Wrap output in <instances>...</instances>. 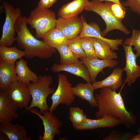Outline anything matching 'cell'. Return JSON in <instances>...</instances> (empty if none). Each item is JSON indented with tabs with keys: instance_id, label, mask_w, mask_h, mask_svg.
Wrapping results in <instances>:
<instances>
[{
	"instance_id": "6da1fadb",
	"label": "cell",
	"mask_w": 140,
	"mask_h": 140,
	"mask_svg": "<svg viewBox=\"0 0 140 140\" xmlns=\"http://www.w3.org/2000/svg\"><path fill=\"white\" fill-rule=\"evenodd\" d=\"M94 96L98 108L95 113L97 118L107 115L119 119L122 124L128 128L135 124L137 117L132 111L126 109L121 92L117 93L110 88L103 87Z\"/></svg>"
},
{
	"instance_id": "7a4b0ae2",
	"label": "cell",
	"mask_w": 140,
	"mask_h": 140,
	"mask_svg": "<svg viewBox=\"0 0 140 140\" xmlns=\"http://www.w3.org/2000/svg\"><path fill=\"white\" fill-rule=\"evenodd\" d=\"M27 18L20 16L17 20L15 28L17 36L15 41L17 45L23 49L26 58L37 57L42 59L50 58L55 53L57 49L35 38L28 28Z\"/></svg>"
},
{
	"instance_id": "3957f363",
	"label": "cell",
	"mask_w": 140,
	"mask_h": 140,
	"mask_svg": "<svg viewBox=\"0 0 140 140\" xmlns=\"http://www.w3.org/2000/svg\"><path fill=\"white\" fill-rule=\"evenodd\" d=\"M38 77L37 82L27 85L32 99L30 104L25 110L37 107L43 114L45 111L49 110L47 98L50 95L54 92L55 90L50 87L53 81L52 76L40 75Z\"/></svg>"
},
{
	"instance_id": "277c9868",
	"label": "cell",
	"mask_w": 140,
	"mask_h": 140,
	"mask_svg": "<svg viewBox=\"0 0 140 140\" xmlns=\"http://www.w3.org/2000/svg\"><path fill=\"white\" fill-rule=\"evenodd\" d=\"M112 2L106 1L104 3L89 1L85 10L94 12L100 15L105 22L106 27L101 32V35L104 37L109 32L115 30H118L125 34H128L130 31L118 20L113 13L111 9Z\"/></svg>"
},
{
	"instance_id": "5b68a950",
	"label": "cell",
	"mask_w": 140,
	"mask_h": 140,
	"mask_svg": "<svg viewBox=\"0 0 140 140\" xmlns=\"http://www.w3.org/2000/svg\"><path fill=\"white\" fill-rule=\"evenodd\" d=\"M57 20L53 11L38 7L31 12L27 18L28 24L35 29L38 38H42L48 31L55 27Z\"/></svg>"
},
{
	"instance_id": "8992f818",
	"label": "cell",
	"mask_w": 140,
	"mask_h": 140,
	"mask_svg": "<svg viewBox=\"0 0 140 140\" xmlns=\"http://www.w3.org/2000/svg\"><path fill=\"white\" fill-rule=\"evenodd\" d=\"M2 6L5 10L6 18L3 26L0 46L10 47L15 41V25L18 18L21 16V11L19 8H15L11 4L5 1L3 2Z\"/></svg>"
},
{
	"instance_id": "52a82bcc",
	"label": "cell",
	"mask_w": 140,
	"mask_h": 140,
	"mask_svg": "<svg viewBox=\"0 0 140 140\" xmlns=\"http://www.w3.org/2000/svg\"><path fill=\"white\" fill-rule=\"evenodd\" d=\"M58 85L57 89L51 97L52 103L49 111L53 113L60 104H65L68 106L72 104L75 98L72 93V84L68 80L66 76L59 74Z\"/></svg>"
},
{
	"instance_id": "ba28073f",
	"label": "cell",
	"mask_w": 140,
	"mask_h": 140,
	"mask_svg": "<svg viewBox=\"0 0 140 140\" xmlns=\"http://www.w3.org/2000/svg\"><path fill=\"white\" fill-rule=\"evenodd\" d=\"M30 111L37 115L41 120L44 127L43 136L40 135L39 140H53L55 136L60 134L59 130L63 124L62 122L49 110L41 114L40 111L34 108L30 109Z\"/></svg>"
},
{
	"instance_id": "9c48e42d",
	"label": "cell",
	"mask_w": 140,
	"mask_h": 140,
	"mask_svg": "<svg viewBox=\"0 0 140 140\" xmlns=\"http://www.w3.org/2000/svg\"><path fill=\"white\" fill-rule=\"evenodd\" d=\"M5 90L19 108H24L25 110L27 108L31 96L27 85L17 79L13 81Z\"/></svg>"
},
{
	"instance_id": "30bf717a",
	"label": "cell",
	"mask_w": 140,
	"mask_h": 140,
	"mask_svg": "<svg viewBox=\"0 0 140 140\" xmlns=\"http://www.w3.org/2000/svg\"><path fill=\"white\" fill-rule=\"evenodd\" d=\"M125 54V65L122 68L126 73L125 82L129 86L134 82L137 79L140 77V66L136 62L137 57L133 51L132 46L122 44Z\"/></svg>"
},
{
	"instance_id": "8fae6325",
	"label": "cell",
	"mask_w": 140,
	"mask_h": 140,
	"mask_svg": "<svg viewBox=\"0 0 140 140\" xmlns=\"http://www.w3.org/2000/svg\"><path fill=\"white\" fill-rule=\"evenodd\" d=\"M83 26L81 18L76 16L67 18L59 17L57 19L55 27L62 31L69 39L79 36Z\"/></svg>"
},
{
	"instance_id": "7c38bea8",
	"label": "cell",
	"mask_w": 140,
	"mask_h": 140,
	"mask_svg": "<svg viewBox=\"0 0 140 140\" xmlns=\"http://www.w3.org/2000/svg\"><path fill=\"white\" fill-rule=\"evenodd\" d=\"M19 107L17 104L6 94L4 90L0 91V123L11 122L17 119Z\"/></svg>"
},
{
	"instance_id": "4fadbf2b",
	"label": "cell",
	"mask_w": 140,
	"mask_h": 140,
	"mask_svg": "<svg viewBox=\"0 0 140 140\" xmlns=\"http://www.w3.org/2000/svg\"><path fill=\"white\" fill-rule=\"evenodd\" d=\"M83 23L82 31L79 36L81 38L90 37L97 38L104 41L110 46L111 50L114 51L118 50L119 45L122 44V39H107L102 36L101 32L98 26L96 24H88L82 15L81 17Z\"/></svg>"
},
{
	"instance_id": "5bb4252c",
	"label": "cell",
	"mask_w": 140,
	"mask_h": 140,
	"mask_svg": "<svg viewBox=\"0 0 140 140\" xmlns=\"http://www.w3.org/2000/svg\"><path fill=\"white\" fill-rule=\"evenodd\" d=\"M81 60L88 69L92 83L96 81L97 75L103 69L106 67L113 68L118 63L117 61L113 59L100 60L98 58L91 59L86 57Z\"/></svg>"
},
{
	"instance_id": "9a60e30c",
	"label": "cell",
	"mask_w": 140,
	"mask_h": 140,
	"mask_svg": "<svg viewBox=\"0 0 140 140\" xmlns=\"http://www.w3.org/2000/svg\"><path fill=\"white\" fill-rule=\"evenodd\" d=\"M51 70L54 73L66 72L81 77L87 82H92L88 69L82 63L66 65L55 63L51 67Z\"/></svg>"
},
{
	"instance_id": "2e32d148",
	"label": "cell",
	"mask_w": 140,
	"mask_h": 140,
	"mask_svg": "<svg viewBox=\"0 0 140 140\" xmlns=\"http://www.w3.org/2000/svg\"><path fill=\"white\" fill-rule=\"evenodd\" d=\"M123 72L121 68L115 67L108 77L102 80L95 81L93 83L92 85L95 89L107 87L116 90L119 88L122 84Z\"/></svg>"
},
{
	"instance_id": "e0dca14e",
	"label": "cell",
	"mask_w": 140,
	"mask_h": 140,
	"mask_svg": "<svg viewBox=\"0 0 140 140\" xmlns=\"http://www.w3.org/2000/svg\"><path fill=\"white\" fill-rule=\"evenodd\" d=\"M0 132L4 134L10 140H31L27 136L26 131L23 126L18 123L13 124L11 122L0 123Z\"/></svg>"
},
{
	"instance_id": "ac0fdd59",
	"label": "cell",
	"mask_w": 140,
	"mask_h": 140,
	"mask_svg": "<svg viewBox=\"0 0 140 140\" xmlns=\"http://www.w3.org/2000/svg\"><path fill=\"white\" fill-rule=\"evenodd\" d=\"M122 124L119 119L106 115L96 119L87 118L84 124L78 130L81 131L102 128L113 127Z\"/></svg>"
},
{
	"instance_id": "d6986e66",
	"label": "cell",
	"mask_w": 140,
	"mask_h": 140,
	"mask_svg": "<svg viewBox=\"0 0 140 140\" xmlns=\"http://www.w3.org/2000/svg\"><path fill=\"white\" fill-rule=\"evenodd\" d=\"M15 62H9L0 58V89L5 90L13 81L17 79Z\"/></svg>"
},
{
	"instance_id": "ffe728a7",
	"label": "cell",
	"mask_w": 140,
	"mask_h": 140,
	"mask_svg": "<svg viewBox=\"0 0 140 140\" xmlns=\"http://www.w3.org/2000/svg\"><path fill=\"white\" fill-rule=\"evenodd\" d=\"M95 90L92 84L87 82L86 83H79L74 87H72L71 88L72 92L75 96L86 101L93 107L97 106L94 95Z\"/></svg>"
},
{
	"instance_id": "44dd1931",
	"label": "cell",
	"mask_w": 140,
	"mask_h": 140,
	"mask_svg": "<svg viewBox=\"0 0 140 140\" xmlns=\"http://www.w3.org/2000/svg\"><path fill=\"white\" fill-rule=\"evenodd\" d=\"M89 0H73L62 5L59 9V17L67 18L78 16L88 5Z\"/></svg>"
},
{
	"instance_id": "7402d4cb",
	"label": "cell",
	"mask_w": 140,
	"mask_h": 140,
	"mask_svg": "<svg viewBox=\"0 0 140 140\" xmlns=\"http://www.w3.org/2000/svg\"><path fill=\"white\" fill-rule=\"evenodd\" d=\"M15 70L17 79L24 83L27 85L30 82H36L38 77L28 67L27 61L21 58L15 62Z\"/></svg>"
},
{
	"instance_id": "603a6c76",
	"label": "cell",
	"mask_w": 140,
	"mask_h": 140,
	"mask_svg": "<svg viewBox=\"0 0 140 140\" xmlns=\"http://www.w3.org/2000/svg\"><path fill=\"white\" fill-rule=\"evenodd\" d=\"M93 39L97 58L108 60L117 58V53L111 50L110 46L107 42L97 38L93 37Z\"/></svg>"
},
{
	"instance_id": "cb8c5ba5",
	"label": "cell",
	"mask_w": 140,
	"mask_h": 140,
	"mask_svg": "<svg viewBox=\"0 0 140 140\" xmlns=\"http://www.w3.org/2000/svg\"><path fill=\"white\" fill-rule=\"evenodd\" d=\"M68 40L62 31L56 27L48 31L42 38L44 42L56 49L67 44Z\"/></svg>"
},
{
	"instance_id": "d4e9b609",
	"label": "cell",
	"mask_w": 140,
	"mask_h": 140,
	"mask_svg": "<svg viewBox=\"0 0 140 140\" xmlns=\"http://www.w3.org/2000/svg\"><path fill=\"white\" fill-rule=\"evenodd\" d=\"M24 55V51L18 49L16 46L9 47L4 45L0 46V58L9 62H16Z\"/></svg>"
},
{
	"instance_id": "484cf974",
	"label": "cell",
	"mask_w": 140,
	"mask_h": 140,
	"mask_svg": "<svg viewBox=\"0 0 140 140\" xmlns=\"http://www.w3.org/2000/svg\"><path fill=\"white\" fill-rule=\"evenodd\" d=\"M56 49L60 55L61 64L66 65L82 63L81 61H80L73 53L67 44L61 45L56 48Z\"/></svg>"
},
{
	"instance_id": "4316f807",
	"label": "cell",
	"mask_w": 140,
	"mask_h": 140,
	"mask_svg": "<svg viewBox=\"0 0 140 140\" xmlns=\"http://www.w3.org/2000/svg\"><path fill=\"white\" fill-rule=\"evenodd\" d=\"M69 116L73 127L77 130L83 126L87 118L83 110L77 107L70 108Z\"/></svg>"
},
{
	"instance_id": "83f0119b",
	"label": "cell",
	"mask_w": 140,
	"mask_h": 140,
	"mask_svg": "<svg viewBox=\"0 0 140 140\" xmlns=\"http://www.w3.org/2000/svg\"><path fill=\"white\" fill-rule=\"evenodd\" d=\"M67 44L71 51L78 59L81 60L86 57L82 45L81 38L79 36L68 39Z\"/></svg>"
},
{
	"instance_id": "f1b7e54d",
	"label": "cell",
	"mask_w": 140,
	"mask_h": 140,
	"mask_svg": "<svg viewBox=\"0 0 140 140\" xmlns=\"http://www.w3.org/2000/svg\"><path fill=\"white\" fill-rule=\"evenodd\" d=\"M122 44L133 46L137 57L140 56V31L133 29L131 37L126 38Z\"/></svg>"
},
{
	"instance_id": "f546056e",
	"label": "cell",
	"mask_w": 140,
	"mask_h": 140,
	"mask_svg": "<svg viewBox=\"0 0 140 140\" xmlns=\"http://www.w3.org/2000/svg\"><path fill=\"white\" fill-rule=\"evenodd\" d=\"M83 49L87 58L93 59L97 58L94 46L93 37H85L81 38Z\"/></svg>"
},
{
	"instance_id": "4dcf8cb0",
	"label": "cell",
	"mask_w": 140,
	"mask_h": 140,
	"mask_svg": "<svg viewBox=\"0 0 140 140\" xmlns=\"http://www.w3.org/2000/svg\"><path fill=\"white\" fill-rule=\"evenodd\" d=\"M131 134L128 132H123L118 130L111 131L109 135L103 139L104 140H130Z\"/></svg>"
},
{
	"instance_id": "1f68e13d",
	"label": "cell",
	"mask_w": 140,
	"mask_h": 140,
	"mask_svg": "<svg viewBox=\"0 0 140 140\" xmlns=\"http://www.w3.org/2000/svg\"><path fill=\"white\" fill-rule=\"evenodd\" d=\"M110 7L111 10L116 18L122 22L125 16V10L119 4L113 2L111 3Z\"/></svg>"
},
{
	"instance_id": "d6a6232c",
	"label": "cell",
	"mask_w": 140,
	"mask_h": 140,
	"mask_svg": "<svg viewBox=\"0 0 140 140\" xmlns=\"http://www.w3.org/2000/svg\"><path fill=\"white\" fill-rule=\"evenodd\" d=\"M121 3L123 6L129 7L133 12L140 16V0H126Z\"/></svg>"
},
{
	"instance_id": "836d02e7",
	"label": "cell",
	"mask_w": 140,
	"mask_h": 140,
	"mask_svg": "<svg viewBox=\"0 0 140 140\" xmlns=\"http://www.w3.org/2000/svg\"><path fill=\"white\" fill-rule=\"evenodd\" d=\"M37 7L43 9H48L50 7L49 0H40Z\"/></svg>"
},
{
	"instance_id": "e575fe53",
	"label": "cell",
	"mask_w": 140,
	"mask_h": 140,
	"mask_svg": "<svg viewBox=\"0 0 140 140\" xmlns=\"http://www.w3.org/2000/svg\"><path fill=\"white\" fill-rule=\"evenodd\" d=\"M91 1L102 2L104 1H109L117 3L120 5L123 9L125 10L126 9L122 6L119 0H91Z\"/></svg>"
},
{
	"instance_id": "d590c367",
	"label": "cell",
	"mask_w": 140,
	"mask_h": 140,
	"mask_svg": "<svg viewBox=\"0 0 140 140\" xmlns=\"http://www.w3.org/2000/svg\"><path fill=\"white\" fill-rule=\"evenodd\" d=\"M130 140H140V135H136L131 136Z\"/></svg>"
},
{
	"instance_id": "8d00e7d4",
	"label": "cell",
	"mask_w": 140,
	"mask_h": 140,
	"mask_svg": "<svg viewBox=\"0 0 140 140\" xmlns=\"http://www.w3.org/2000/svg\"><path fill=\"white\" fill-rule=\"evenodd\" d=\"M57 0H49L50 7L52 6Z\"/></svg>"
},
{
	"instance_id": "74e56055",
	"label": "cell",
	"mask_w": 140,
	"mask_h": 140,
	"mask_svg": "<svg viewBox=\"0 0 140 140\" xmlns=\"http://www.w3.org/2000/svg\"><path fill=\"white\" fill-rule=\"evenodd\" d=\"M137 131L139 134L140 135V127L139 128L138 130Z\"/></svg>"
},
{
	"instance_id": "f35d334b",
	"label": "cell",
	"mask_w": 140,
	"mask_h": 140,
	"mask_svg": "<svg viewBox=\"0 0 140 140\" xmlns=\"http://www.w3.org/2000/svg\"><path fill=\"white\" fill-rule=\"evenodd\" d=\"M2 0H0V1H1Z\"/></svg>"
}]
</instances>
